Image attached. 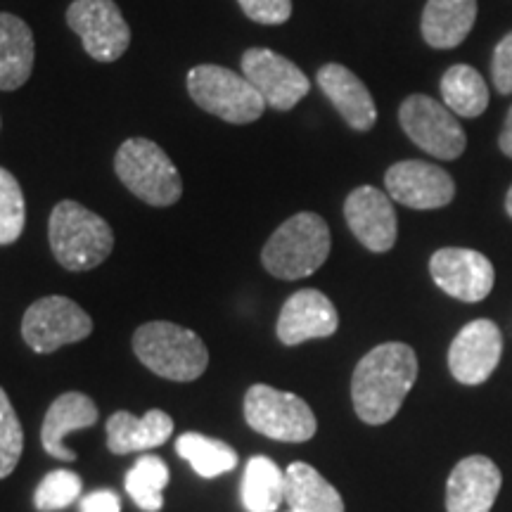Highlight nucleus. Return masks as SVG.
I'll return each mask as SVG.
<instances>
[{
  "label": "nucleus",
  "instance_id": "nucleus-1",
  "mask_svg": "<svg viewBox=\"0 0 512 512\" xmlns=\"http://www.w3.org/2000/svg\"><path fill=\"white\" fill-rule=\"evenodd\" d=\"M418 380V356L403 342H387L358 361L351 380L356 415L366 425H384L399 413Z\"/></svg>",
  "mask_w": 512,
  "mask_h": 512
},
{
  "label": "nucleus",
  "instance_id": "nucleus-2",
  "mask_svg": "<svg viewBox=\"0 0 512 512\" xmlns=\"http://www.w3.org/2000/svg\"><path fill=\"white\" fill-rule=\"evenodd\" d=\"M48 238L57 264L74 273L98 268L114 249L110 223L72 200H64L53 209Z\"/></svg>",
  "mask_w": 512,
  "mask_h": 512
},
{
  "label": "nucleus",
  "instance_id": "nucleus-3",
  "mask_svg": "<svg viewBox=\"0 0 512 512\" xmlns=\"http://www.w3.org/2000/svg\"><path fill=\"white\" fill-rule=\"evenodd\" d=\"M330 228L323 216L302 211L287 219L268 238L261 252V264L273 278L302 280L309 278L328 261Z\"/></svg>",
  "mask_w": 512,
  "mask_h": 512
},
{
  "label": "nucleus",
  "instance_id": "nucleus-4",
  "mask_svg": "<svg viewBox=\"0 0 512 512\" xmlns=\"http://www.w3.org/2000/svg\"><path fill=\"white\" fill-rule=\"evenodd\" d=\"M133 351L145 368L174 382H192L209 366V351L202 337L169 320L140 325L133 335Z\"/></svg>",
  "mask_w": 512,
  "mask_h": 512
},
{
  "label": "nucleus",
  "instance_id": "nucleus-5",
  "mask_svg": "<svg viewBox=\"0 0 512 512\" xmlns=\"http://www.w3.org/2000/svg\"><path fill=\"white\" fill-rule=\"evenodd\" d=\"M114 171L119 181L150 207H171L183 195V181L176 164L162 147L147 138H131L121 143L114 157Z\"/></svg>",
  "mask_w": 512,
  "mask_h": 512
},
{
  "label": "nucleus",
  "instance_id": "nucleus-6",
  "mask_svg": "<svg viewBox=\"0 0 512 512\" xmlns=\"http://www.w3.org/2000/svg\"><path fill=\"white\" fill-rule=\"evenodd\" d=\"M188 93L197 107L228 124H252L266 112V100L245 74L219 64H197L188 72Z\"/></svg>",
  "mask_w": 512,
  "mask_h": 512
},
{
  "label": "nucleus",
  "instance_id": "nucleus-7",
  "mask_svg": "<svg viewBox=\"0 0 512 512\" xmlns=\"http://www.w3.org/2000/svg\"><path fill=\"white\" fill-rule=\"evenodd\" d=\"M245 420L254 432L275 441L302 444L318 430L316 415L302 396L254 384L245 394Z\"/></svg>",
  "mask_w": 512,
  "mask_h": 512
},
{
  "label": "nucleus",
  "instance_id": "nucleus-8",
  "mask_svg": "<svg viewBox=\"0 0 512 512\" xmlns=\"http://www.w3.org/2000/svg\"><path fill=\"white\" fill-rule=\"evenodd\" d=\"M399 121L406 136L427 155L451 162L465 152L467 138L456 114L430 95H408L399 107Z\"/></svg>",
  "mask_w": 512,
  "mask_h": 512
},
{
  "label": "nucleus",
  "instance_id": "nucleus-9",
  "mask_svg": "<svg viewBox=\"0 0 512 512\" xmlns=\"http://www.w3.org/2000/svg\"><path fill=\"white\" fill-rule=\"evenodd\" d=\"M93 332V320L69 297H43L22 318V337L36 354H53Z\"/></svg>",
  "mask_w": 512,
  "mask_h": 512
},
{
  "label": "nucleus",
  "instance_id": "nucleus-10",
  "mask_svg": "<svg viewBox=\"0 0 512 512\" xmlns=\"http://www.w3.org/2000/svg\"><path fill=\"white\" fill-rule=\"evenodd\" d=\"M67 24L81 38L83 50L98 62H117L131 46V29L114 0H74Z\"/></svg>",
  "mask_w": 512,
  "mask_h": 512
},
{
  "label": "nucleus",
  "instance_id": "nucleus-11",
  "mask_svg": "<svg viewBox=\"0 0 512 512\" xmlns=\"http://www.w3.org/2000/svg\"><path fill=\"white\" fill-rule=\"evenodd\" d=\"M242 74L252 83L268 107L290 112L311 91V81L297 64L268 48H249L242 55Z\"/></svg>",
  "mask_w": 512,
  "mask_h": 512
},
{
  "label": "nucleus",
  "instance_id": "nucleus-12",
  "mask_svg": "<svg viewBox=\"0 0 512 512\" xmlns=\"http://www.w3.org/2000/svg\"><path fill=\"white\" fill-rule=\"evenodd\" d=\"M432 280L439 290L460 302H482L494 290L496 271L482 252L463 247H444L430 259Z\"/></svg>",
  "mask_w": 512,
  "mask_h": 512
},
{
  "label": "nucleus",
  "instance_id": "nucleus-13",
  "mask_svg": "<svg viewBox=\"0 0 512 512\" xmlns=\"http://www.w3.org/2000/svg\"><path fill=\"white\" fill-rule=\"evenodd\" d=\"M384 188L394 202L411 209H441L456 197V183L437 164L406 159L389 166Z\"/></svg>",
  "mask_w": 512,
  "mask_h": 512
},
{
  "label": "nucleus",
  "instance_id": "nucleus-14",
  "mask_svg": "<svg viewBox=\"0 0 512 512\" xmlns=\"http://www.w3.org/2000/svg\"><path fill=\"white\" fill-rule=\"evenodd\" d=\"M503 354V335L496 323L479 318L458 332L448 349V368L463 384H482L498 368Z\"/></svg>",
  "mask_w": 512,
  "mask_h": 512
},
{
  "label": "nucleus",
  "instance_id": "nucleus-15",
  "mask_svg": "<svg viewBox=\"0 0 512 512\" xmlns=\"http://www.w3.org/2000/svg\"><path fill=\"white\" fill-rule=\"evenodd\" d=\"M344 219H347L351 233L370 252H389L396 245V211L392 207V197L387 192L361 185L351 190L344 202Z\"/></svg>",
  "mask_w": 512,
  "mask_h": 512
},
{
  "label": "nucleus",
  "instance_id": "nucleus-16",
  "mask_svg": "<svg viewBox=\"0 0 512 512\" xmlns=\"http://www.w3.org/2000/svg\"><path fill=\"white\" fill-rule=\"evenodd\" d=\"M339 316L335 304L320 290H299L287 299L278 316V339L287 347L335 335Z\"/></svg>",
  "mask_w": 512,
  "mask_h": 512
},
{
  "label": "nucleus",
  "instance_id": "nucleus-17",
  "mask_svg": "<svg viewBox=\"0 0 512 512\" xmlns=\"http://www.w3.org/2000/svg\"><path fill=\"white\" fill-rule=\"evenodd\" d=\"M503 477L498 465L486 456H467L453 467L446 484L448 512H491Z\"/></svg>",
  "mask_w": 512,
  "mask_h": 512
},
{
  "label": "nucleus",
  "instance_id": "nucleus-18",
  "mask_svg": "<svg viewBox=\"0 0 512 512\" xmlns=\"http://www.w3.org/2000/svg\"><path fill=\"white\" fill-rule=\"evenodd\" d=\"M320 91L328 95L335 110L354 131H370L377 121V107L373 95L358 76L344 64L330 62L318 69L316 76Z\"/></svg>",
  "mask_w": 512,
  "mask_h": 512
},
{
  "label": "nucleus",
  "instance_id": "nucleus-19",
  "mask_svg": "<svg viewBox=\"0 0 512 512\" xmlns=\"http://www.w3.org/2000/svg\"><path fill=\"white\" fill-rule=\"evenodd\" d=\"M98 422V406H95L91 396L81 392H67L57 396L53 406L48 408L46 420L41 427V441L43 448L50 456L60 460H76V453L72 448L64 446V437L69 432L83 430V427H93Z\"/></svg>",
  "mask_w": 512,
  "mask_h": 512
},
{
  "label": "nucleus",
  "instance_id": "nucleus-20",
  "mask_svg": "<svg viewBox=\"0 0 512 512\" xmlns=\"http://www.w3.org/2000/svg\"><path fill=\"white\" fill-rule=\"evenodd\" d=\"M171 434H174V420L159 408L147 411L143 418H136L128 411H117L107 420V446L114 456L150 451L166 444Z\"/></svg>",
  "mask_w": 512,
  "mask_h": 512
},
{
  "label": "nucleus",
  "instance_id": "nucleus-21",
  "mask_svg": "<svg viewBox=\"0 0 512 512\" xmlns=\"http://www.w3.org/2000/svg\"><path fill=\"white\" fill-rule=\"evenodd\" d=\"M477 19V0H427L422 10V38L437 50L456 48Z\"/></svg>",
  "mask_w": 512,
  "mask_h": 512
},
{
  "label": "nucleus",
  "instance_id": "nucleus-22",
  "mask_svg": "<svg viewBox=\"0 0 512 512\" xmlns=\"http://www.w3.org/2000/svg\"><path fill=\"white\" fill-rule=\"evenodd\" d=\"M34 50L29 24L10 12H0V91H15L29 81Z\"/></svg>",
  "mask_w": 512,
  "mask_h": 512
},
{
  "label": "nucleus",
  "instance_id": "nucleus-23",
  "mask_svg": "<svg viewBox=\"0 0 512 512\" xmlns=\"http://www.w3.org/2000/svg\"><path fill=\"white\" fill-rule=\"evenodd\" d=\"M285 501L299 512H344L339 491L306 463H292L285 470Z\"/></svg>",
  "mask_w": 512,
  "mask_h": 512
},
{
  "label": "nucleus",
  "instance_id": "nucleus-24",
  "mask_svg": "<svg viewBox=\"0 0 512 512\" xmlns=\"http://www.w3.org/2000/svg\"><path fill=\"white\" fill-rule=\"evenodd\" d=\"M242 505L247 512H275L285 501V472L266 456H252L242 477Z\"/></svg>",
  "mask_w": 512,
  "mask_h": 512
},
{
  "label": "nucleus",
  "instance_id": "nucleus-25",
  "mask_svg": "<svg viewBox=\"0 0 512 512\" xmlns=\"http://www.w3.org/2000/svg\"><path fill=\"white\" fill-rule=\"evenodd\" d=\"M439 88L444 105L456 117L475 119L479 114H484L486 105H489L486 81L470 64H453L451 69H446V74L441 76Z\"/></svg>",
  "mask_w": 512,
  "mask_h": 512
},
{
  "label": "nucleus",
  "instance_id": "nucleus-26",
  "mask_svg": "<svg viewBox=\"0 0 512 512\" xmlns=\"http://www.w3.org/2000/svg\"><path fill=\"white\" fill-rule=\"evenodd\" d=\"M176 451L204 479L226 475V472L238 467V453H235V448L197 432L181 434L176 441Z\"/></svg>",
  "mask_w": 512,
  "mask_h": 512
},
{
  "label": "nucleus",
  "instance_id": "nucleus-27",
  "mask_svg": "<svg viewBox=\"0 0 512 512\" xmlns=\"http://www.w3.org/2000/svg\"><path fill=\"white\" fill-rule=\"evenodd\" d=\"M169 465L157 456H143L126 472V494L145 512L164 508V489L169 484Z\"/></svg>",
  "mask_w": 512,
  "mask_h": 512
},
{
  "label": "nucleus",
  "instance_id": "nucleus-28",
  "mask_svg": "<svg viewBox=\"0 0 512 512\" xmlns=\"http://www.w3.org/2000/svg\"><path fill=\"white\" fill-rule=\"evenodd\" d=\"M27 223V204L19 181L0 166V247L12 245Z\"/></svg>",
  "mask_w": 512,
  "mask_h": 512
},
{
  "label": "nucleus",
  "instance_id": "nucleus-29",
  "mask_svg": "<svg viewBox=\"0 0 512 512\" xmlns=\"http://www.w3.org/2000/svg\"><path fill=\"white\" fill-rule=\"evenodd\" d=\"M83 489L81 477L69 470H53L43 477L34 494V505L41 512H57L69 508Z\"/></svg>",
  "mask_w": 512,
  "mask_h": 512
},
{
  "label": "nucleus",
  "instance_id": "nucleus-30",
  "mask_svg": "<svg viewBox=\"0 0 512 512\" xmlns=\"http://www.w3.org/2000/svg\"><path fill=\"white\" fill-rule=\"evenodd\" d=\"M24 451V430L8 394L0 387V479L15 472Z\"/></svg>",
  "mask_w": 512,
  "mask_h": 512
},
{
  "label": "nucleus",
  "instance_id": "nucleus-31",
  "mask_svg": "<svg viewBox=\"0 0 512 512\" xmlns=\"http://www.w3.org/2000/svg\"><path fill=\"white\" fill-rule=\"evenodd\" d=\"M240 8L252 22L285 24L292 17V0H238Z\"/></svg>",
  "mask_w": 512,
  "mask_h": 512
},
{
  "label": "nucleus",
  "instance_id": "nucleus-32",
  "mask_svg": "<svg viewBox=\"0 0 512 512\" xmlns=\"http://www.w3.org/2000/svg\"><path fill=\"white\" fill-rule=\"evenodd\" d=\"M491 74H494V86L498 93H512V31L498 41L491 60Z\"/></svg>",
  "mask_w": 512,
  "mask_h": 512
},
{
  "label": "nucleus",
  "instance_id": "nucleus-33",
  "mask_svg": "<svg viewBox=\"0 0 512 512\" xmlns=\"http://www.w3.org/2000/svg\"><path fill=\"white\" fill-rule=\"evenodd\" d=\"M81 512H121V501L114 491L100 489L81 498Z\"/></svg>",
  "mask_w": 512,
  "mask_h": 512
},
{
  "label": "nucleus",
  "instance_id": "nucleus-34",
  "mask_svg": "<svg viewBox=\"0 0 512 512\" xmlns=\"http://www.w3.org/2000/svg\"><path fill=\"white\" fill-rule=\"evenodd\" d=\"M498 145H501L503 155L512 159V107H510L508 117H505L503 131H501V136H498Z\"/></svg>",
  "mask_w": 512,
  "mask_h": 512
},
{
  "label": "nucleus",
  "instance_id": "nucleus-35",
  "mask_svg": "<svg viewBox=\"0 0 512 512\" xmlns=\"http://www.w3.org/2000/svg\"><path fill=\"white\" fill-rule=\"evenodd\" d=\"M505 209H508V214H510V219H512V185H510V190H508V197H505Z\"/></svg>",
  "mask_w": 512,
  "mask_h": 512
},
{
  "label": "nucleus",
  "instance_id": "nucleus-36",
  "mask_svg": "<svg viewBox=\"0 0 512 512\" xmlns=\"http://www.w3.org/2000/svg\"><path fill=\"white\" fill-rule=\"evenodd\" d=\"M292 512H299V510H292Z\"/></svg>",
  "mask_w": 512,
  "mask_h": 512
}]
</instances>
